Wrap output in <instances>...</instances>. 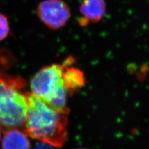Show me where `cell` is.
Instances as JSON below:
<instances>
[{
    "mask_svg": "<svg viewBox=\"0 0 149 149\" xmlns=\"http://www.w3.org/2000/svg\"><path fill=\"white\" fill-rule=\"evenodd\" d=\"M27 111L24 131L28 136L55 147L63 146L67 138L68 118L31 92H27Z\"/></svg>",
    "mask_w": 149,
    "mask_h": 149,
    "instance_id": "6da1fadb",
    "label": "cell"
},
{
    "mask_svg": "<svg viewBox=\"0 0 149 149\" xmlns=\"http://www.w3.org/2000/svg\"><path fill=\"white\" fill-rule=\"evenodd\" d=\"M24 78L0 72V127L11 129L24 127L27 97Z\"/></svg>",
    "mask_w": 149,
    "mask_h": 149,
    "instance_id": "7a4b0ae2",
    "label": "cell"
},
{
    "mask_svg": "<svg viewBox=\"0 0 149 149\" xmlns=\"http://www.w3.org/2000/svg\"><path fill=\"white\" fill-rule=\"evenodd\" d=\"M67 60L42 68L32 77L31 93L52 108L68 114L67 98L70 95L65 86L63 72Z\"/></svg>",
    "mask_w": 149,
    "mask_h": 149,
    "instance_id": "3957f363",
    "label": "cell"
},
{
    "mask_svg": "<svg viewBox=\"0 0 149 149\" xmlns=\"http://www.w3.org/2000/svg\"><path fill=\"white\" fill-rule=\"evenodd\" d=\"M36 13L46 26L54 30L66 25L71 16L70 9L63 0H44L37 6Z\"/></svg>",
    "mask_w": 149,
    "mask_h": 149,
    "instance_id": "277c9868",
    "label": "cell"
},
{
    "mask_svg": "<svg viewBox=\"0 0 149 149\" xmlns=\"http://www.w3.org/2000/svg\"><path fill=\"white\" fill-rule=\"evenodd\" d=\"M106 9L104 0H83L80 6V13L82 15L80 25L100 21L105 15Z\"/></svg>",
    "mask_w": 149,
    "mask_h": 149,
    "instance_id": "5b68a950",
    "label": "cell"
},
{
    "mask_svg": "<svg viewBox=\"0 0 149 149\" xmlns=\"http://www.w3.org/2000/svg\"><path fill=\"white\" fill-rule=\"evenodd\" d=\"M63 70V78L65 86L70 94L79 90L85 85V76L80 69L72 67L74 58L69 57Z\"/></svg>",
    "mask_w": 149,
    "mask_h": 149,
    "instance_id": "8992f818",
    "label": "cell"
},
{
    "mask_svg": "<svg viewBox=\"0 0 149 149\" xmlns=\"http://www.w3.org/2000/svg\"><path fill=\"white\" fill-rule=\"evenodd\" d=\"M27 135L17 128L6 130L2 139V149H31Z\"/></svg>",
    "mask_w": 149,
    "mask_h": 149,
    "instance_id": "52a82bcc",
    "label": "cell"
},
{
    "mask_svg": "<svg viewBox=\"0 0 149 149\" xmlns=\"http://www.w3.org/2000/svg\"><path fill=\"white\" fill-rule=\"evenodd\" d=\"M10 31L9 24L7 17L0 13V42L5 39Z\"/></svg>",
    "mask_w": 149,
    "mask_h": 149,
    "instance_id": "ba28073f",
    "label": "cell"
},
{
    "mask_svg": "<svg viewBox=\"0 0 149 149\" xmlns=\"http://www.w3.org/2000/svg\"><path fill=\"white\" fill-rule=\"evenodd\" d=\"M34 149H57V147L49 145V144L40 142L37 144Z\"/></svg>",
    "mask_w": 149,
    "mask_h": 149,
    "instance_id": "9c48e42d",
    "label": "cell"
},
{
    "mask_svg": "<svg viewBox=\"0 0 149 149\" xmlns=\"http://www.w3.org/2000/svg\"><path fill=\"white\" fill-rule=\"evenodd\" d=\"M1 127H0V140H1Z\"/></svg>",
    "mask_w": 149,
    "mask_h": 149,
    "instance_id": "30bf717a",
    "label": "cell"
},
{
    "mask_svg": "<svg viewBox=\"0 0 149 149\" xmlns=\"http://www.w3.org/2000/svg\"><path fill=\"white\" fill-rule=\"evenodd\" d=\"M79 149H86V148H79Z\"/></svg>",
    "mask_w": 149,
    "mask_h": 149,
    "instance_id": "8fae6325",
    "label": "cell"
}]
</instances>
